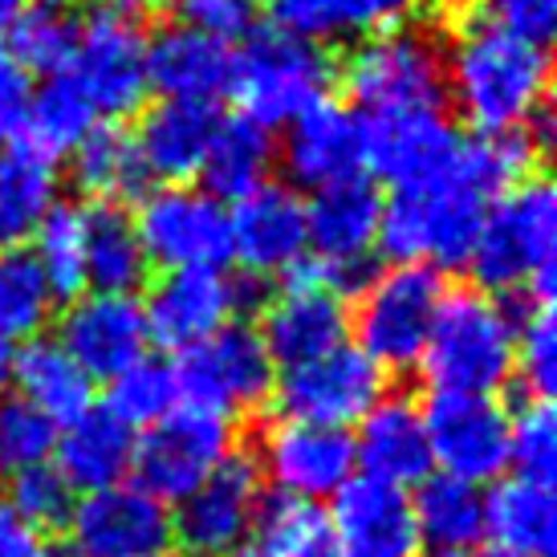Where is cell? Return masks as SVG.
<instances>
[{
	"mask_svg": "<svg viewBox=\"0 0 557 557\" xmlns=\"http://www.w3.org/2000/svg\"><path fill=\"white\" fill-rule=\"evenodd\" d=\"M444 86L480 135H529L545 114L549 53L493 21H468L444 49Z\"/></svg>",
	"mask_w": 557,
	"mask_h": 557,
	"instance_id": "cell-1",
	"label": "cell"
},
{
	"mask_svg": "<svg viewBox=\"0 0 557 557\" xmlns=\"http://www.w3.org/2000/svg\"><path fill=\"white\" fill-rule=\"evenodd\" d=\"M488 203L493 196L472 180L460 147L448 171L395 187L391 200H383L379 248L395 264H423L435 273L468 264Z\"/></svg>",
	"mask_w": 557,
	"mask_h": 557,
	"instance_id": "cell-2",
	"label": "cell"
},
{
	"mask_svg": "<svg viewBox=\"0 0 557 557\" xmlns=\"http://www.w3.org/2000/svg\"><path fill=\"white\" fill-rule=\"evenodd\" d=\"M554 252L557 196L545 180L529 175L488 203L468 264L493 294H525L529 301H549Z\"/></svg>",
	"mask_w": 557,
	"mask_h": 557,
	"instance_id": "cell-3",
	"label": "cell"
},
{
	"mask_svg": "<svg viewBox=\"0 0 557 557\" xmlns=\"http://www.w3.org/2000/svg\"><path fill=\"white\" fill-rule=\"evenodd\" d=\"M517 322L493 294L456 289L444 294L432 338L419 358V374L432 395H488L509 387Z\"/></svg>",
	"mask_w": 557,
	"mask_h": 557,
	"instance_id": "cell-4",
	"label": "cell"
},
{
	"mask_svg": "<svg viewBox=\"0 0 557 557\" xmlns=\"http://www.w3.org/2000/svg\"><path fill=\"white\" fill-rule=\"evenodd\" d=\"M334 82L330 53L301 41L281 25L252 29L240 53H233V78L228 90L240 102V119L264 126H289L297 114L318 107Z\"/></svg>",
	"mask_w": 557,
	"mask_h": 557,
	"instance_id": "cell-5",
	"label": "cell"
},
{
	"mask_svg": "<svg viewBox=\"0 0 557 557\" xmlns=\"http://www.w3.org/2000/svg\"><path fill=\"white\" fill-rule=\"evenodd\" d=\"M342 86L362 119L444 110V46L416 25L374 33L342 62Z\"/></svg>",
	"mask_w": 557,
	"mask_h": 557,
	"instance_id": "cell-6",
	"label": "cell"
},
{
	"mask_svg": "<svg viewBox=\"0 0 557 557\" xmlns=\"http://www.w3.org/2000/svg\"><path fill=\"white\" fill-rule=\"evenodd\" d=\"M70 78L90 98L94 114L119 123L147 102V29L139 0H94L78 16Z\"/></svg>",
	"mask_w": 557,
	"mask_h": 557,
	"instance_id": "cell-7",
	"label": "cell"
},
{
	"mask_svg": "<svg viewBox=\"0 0 557 557\" xmlns=\"http://www.w3.org/2000/svg\"><path fill=\"white\" fill-rule=\"evenodd\" d=\"M444 281L423 264H391L362 285L355 306V346L379 371H411L432 338Z\"/></svg>",
	"mask_w": 557,
	"mask_h": 557,
	"instance_id": "cell-8",
	"label": "cell"
},
{
	"mask_svg": "<svg viewBox=\"0 0 557 557\" xmlns=\"http://www.w3.org/2000/svg\"><path fill=\"white\" fill-rule=\"evenodd\" d=\"M180 403L233 423L252 407H261L277 387V362L264 350L257 325L228 322L212 338L191 346L175 362Z\"/></svg>",
	"mask_w": 557,
	"mask_h": 557,
	"instance_id": "cell-9",
	"label": "cell"
},
{
	"mask_svg": "<svg viewBox=\"0 0 557 557\" xmlns=\"http://www.w3.org/2000/svg\"><path fill=\"white\" fill-rule=\"evenodd\" d=\"M131 220L147 264H159L163 273L220 269L224 261H233L228 208L203 187L163 184L156 191H143L139 212Z\"/></svg>",
	"mask_w": 557,
	"mask_h": 557,
	"instance_id": "cell-10",
	"label": "cell"
},
{
	"mask_svg": "<svg viewBox=\"0 0 557 557\" xmlns=\"http://www.w3.org/2000/svg\"><path fill=\"white\" fill-rule=\"evenodd\" d=\"M236 451L233 423L196 407H175L168 419L135 440V484L159 505H180Z\"/></svg>",
	"mask_w": 557,
	"mask_h": 557,
	"instance_id": "cell-11",
	"label": "cell"
},
{
	"mask_svg": "<svg viewBox=\"0 0 557 557\" xmlns=\"http://www.w3.org/2000/svg\"><path fill=\"white\" fill-rule=\"evenodd\" d=\"M273 395H277L281 419L346 432L387 395V383H383V371L358 346L342 342L310 362L289 367L277 379Z\"/></svg>",
	"mask_w": 557,
	"mask_h": 557,
	"instance_id": "cell-12",
	"label": "cell"
},
{
	"mask_svg": "<svg viewBox=\"0 0 557 557\" xmlns=\"http://www.w3.org/2000/svg\"><path fill=\"white\" fill-rule=\"evenodd\" d=\"M423 411L432 468L472 488L496 484L509 468V411L488 395H432Z\"/></svg>",
	"mask_w": 557,
	"mask_h": 557,
	"instance_id": "cell-13",
	"label": "cell"
},
{
	"mask_svg": "<svg viewBox=\"0 0 557 557\" xmlns=\"http://www.w3.org/2000/svg\"><path fill=\"white\" fill-rule=\"evenodd\" d=\"M264 480L257 460L233 451L224 465L203 480L191 496L175 505L171 537L180 542L184 557H233L245 549L248 529L261 509Z\"/></svg>",
	"mask_w": 557,
	"mask_h": 557,
	"instance_id": "cell-14",
	"label": "cell"
},
{
	"mask_svg": "<svg viewBox=\"0 0 557 557\" xmlns=\"http://www.w3.org/2000/svg\"><path fill=\"white\" fill-rule=\"evenodd\" d=\"M379 228H383V196L367 175L322 187L306 203V252H310L306 261L338 289H346L367 273L371 257L379 252Z\"/></svg>",
	"mask_w": 557,
	"mask_h": 557,
	"instance_id": "cell-15",
	"label": "cell"
},
{
	"mask_svg": "<svg viewBox=\"0 0 557 557\" xmlns=\"http://www.w3.org/2000/svg\"><path fill=\"white\" fill-rule=\"evenodd\" d=\"M257 472L277 488V496L322 505V500H334L358 476L355 440L338 428L277 419L261 440Z\"/></svg>",
	"mask_w": 557,
	"mask_h": 557,
	"instance_id": "cell-16",
	"label": "cell"
},
{
	"mask_svg": "<svg viewBox=\"0 0 557 557\" xmlns=\"http://www.w3.org/2000/svg\"><path fill=\"white\" fill-rule=\"evenodd\" d=\"M346 330H350V313H346L342 289L330 277H322L310 261H301L289 273V285L269 301L257 334L269 358L289 371L297 362H310L342 346Z\"/></svg>",
	"mask_w": 557,
	"mask_h": 557,
	"instance_id": "cell-17",
	"label": "cell"
},
{
	"mask_svg": "<svg viewBox=\"0 0 557 557\" xmlns=\"http://www.w3.org/2000/svg\"><path fill=\"white\" fill-rule=\"evenodd\" d=\"M257 289L252 285H236L224 277L220 269H180V273H163L147 294L143 318H147V334L163 346L184 355L203 338H212L216 330L236 322V313L245 301H252Z\"/></svg>",
	"mask_w": 557,
	"mask_h": 557,
	"instance_id": "cell-18",
	"label": "cell"
},
{
	"mask_svg": "<svg viewBox=\"0 0 557 557\" xmlns=\"http://www.w3.org/2000/svg\"><path fill=\"white\" fill-rule=\"evenodd\" d=\"M171 512L135 480L82 493L70 509V545L82 557H147L168 549Z\"/></svg>",
	"mask_w": 557,
	"mask_h": 557,
	"instance_id": "cell-19",
	"label": "cell"
},
{
	"mask_svg": "<svg viewBox=\"0 0 557 557\" xmlns=\"http://www.w3.org/2000/svg\"><path fill=\"white\" fill-rule=\"evenodd\" d=\"M147 318L135 297L78 294L62 313V346L90 383H110L147 358Z\"/></svg>",
	"mask_w": 557,
	"mask_h": 557,
	"instance_id": "cell-20",
	"label": "cell"
},
{
	"mask_svg": "<svg viewBox=\"0 0 557 557\" xmlns=\"http://www.w3.org/2000/svg\"><path fill=\"white\" fill-rule=\"evenodd\" d=\"M281 163H285L297 187H310V191L358 180L367 168V123H362V114L334 102V98H322L318 107L297 114L294 123L285 126Z\"/></svg>",
	"mask_w": 557,
	"mask_h": 557,
	"instance_id": "cell-21",
	"label": "cell"
},
{
	"mask_svg": "<svg viewBox=\"0 0 557 557\" xmlns=\"http://www.w3.org/2000/svg\"><path fill=\"white\" fill-rule=\"evenodd\" d=\"M228 236L233 257L252 277L294 273L306 261V200L294 187L269 180L252 196L236 200L228 212Z\"/></svg>",
	"mask_w": 557,
	"mask_h": 557,
	"instance_id": "cell-22",
	"label": "cell"
},
{
	"mask_svg": "<svg viewBox=\"0 0 557 557\" xmlns=\"http://www.w3.org/2000/svg\"><path fill=\"white\" fill-rule=\"evenodd\" d=\"M355 465L367 480L391 484V488H416L432 476V448L423 411L403 395H383L367 416L358 419Z\"/></svg>",
	"mask_w": 557,
	"mask_h": 557,
	"instance_id": "cell-23",
	"label": "cell"
},
{
	"mask_svg": "<svg viewBox=\"0 0 557 557\" xmlns=\"http://www.w3.org/2000/svg\"><path fill=\"white\" fill-rule=\"evenodd\" d=\"M362 123H367V168L379 171L391 187L448 171L465 147V135L444 119V110L383 114Z\"/></svg>",
	"mask_w": 557,
	"mask_h": 557,
	"instance_id": "cell-24",
	"label": "cell"
},
{
	"mask_svg": "<svg viewBox=\"0 0 557 557\" xmlns=\"http://www.w3.org/2000/svg\"><path fill=\"white\" fill-rule=\"evenodd\" d=\"M330 525L338 537V557H416V521L403 488L355 476L338 496Z\"/></svg>",
	"mask_w": 557,
	"mask_h": 557,
	"instance_id": "cell-25",
	"label": "cell"
},
{
	"mask_svg": "<svg viewBox=\"0 0 557 557\" xmlns=\"http://www.w3.org/2000/svg\"><path fill=\"white\" fill-rule=\"evenodd\" d=\"M220 110L216 102H184V98H163L159 107L143 114L135 147H139L143 171L147 180L163 184H184L191 175H200L208 147L216 139Z\"/></svg>",
	"mask_w": 557,
	"mask_h": 557,
	"instance_id": "cell-26",
	"label": "cell"
},
{
	"mask_svg": "<svg viewBox=\"0 0 557 557\" xmlns=\"http://www.w3.org/2000/svg\"><path fill=\"white\" fill-rule=\"evenodd\" d=\"M233 78V49L191 25H168L147 37V82L163 98L216 102Z\"/></svg>",
	"mask_w": 557,
	"mask_h": 557,
	"instance_id": "cell-27",
	"label": "cell"
},
{
	"mask_svg": "<svg viewBox=\"0 0 557 557\" xmlns=\"http://www.w3.org/2000/svg\"><path fill=\"white\" fill-rule=\"evenodd\" d=\"M53 460L70 493H98L131 476L135 432L119 416H110L107 407H86L58 432Z\"/></svg>",
	"mask_w": 557,
	"mask_h": 557,
	"instance_id": "cell-28",
	"label": "cell"
},
{
	"mask_svg": "<svg viewBox=\"0 0 557 557\" xmlns=\"http://www.w3.org/2000/svg\"><path fill=\"white\" fill-rule=\"evenodd\" d=\"M484 537L509 557H554L557 500L554 484L525 476L496 480L484 493Z\"/></svg>",
	"mask_w": 557,
	"mask_h": 557,
	"instance_id": "cell-29",
	"label": "cell"
},
{
	"mask_svg": "<svg viewBox=\"0 0 557 557\" xmlns=\"http://www.w3.org/2000/svg\"><path fill=\"white\" fill-rule=\"evenodd\" d=\"M419 0H277L281 29L310 41V46H338V41H367L374 33L399 29L411 21Z\"/></svg>",
	"mask_w": 557,
	"mask_h": 557,
	"instance_id": "cell-30",
	"label": "cell"
},
{
	"mask_svg": "<svg viewBox=\"0 0 557 557\" xmlns=\"http://www.w3.org/2000/svg\"><path fill=\"white\" fill-rule=\"evenodd\" d=\"M411 500V521H416V542L428 545L432 557L472 554L484 542V493L451 476H428L416 484Z\"/></svg>",
	"mask_w": 557,
	"mask_h": 557,
	"instance_id": "cell-31",
	"label": "cell"
},
{
	"mask_svg": "<svg viewBox=\"0 0 557 557\" xmlns=\"http://www.w3.org/2000/svg\"><path fill=\"white\" fill-rule=\"evenodd\" d=\"M13 387L21 399L37 407L46 419H53L58 428H65L86 407H94V383L86 379V371L49 338H33L16 350Z\"/></svg>",
	"mask_w": 557,
	"mask_h": 557,
	"instance_id": "cell-32",
	"label": "cell"
},
{
	"mask_svg": "<svg viewBox=\"0 0 557 557\" xmlns=\"http://www.w3.org/2000/svg\"><path fill=\"white\" fill-rule=\"evenodd\" d=\"M273 163H277L273 131L248 123V119H220L216 139H212L200 168L203 191L216 196L220 203L245 200L257 187L269 184Z\"/></svg>",
	"mask_w": 557,
	"mask_h": 557,
	"instance_id": "cell-33",
	"label": "cell"
},
{
	"mask_svg": "<svg viewBox=\"0 0 557 557\" xmlns=\"http://www.w3.org/2000/svg\"><path fill=\"white\" fill-rule=\"evenodd\" d=\"M147 252L139 245L135 220L119 203L86 208V294L135 297L147 281Z\"/></svg>",
	"mask_w": 557,
	"mask_h": 557,
	"instance_id": "cell-34",
	"label": "cell"
},
{
	"mask_svg": "<svg viewBox=\"0 0 557 557\" xmlns=\"http://www.w3.org/2000/svg\"><path fill=\"white\" fill-rule=\"evenodd\" d=\"M58 208V171L29 147L0 159V248H25Z\"/></svg>",
	"mask_w": 557,
	"mask_h": 557,
	"instance_id": "cell-35",
	"label": "cell"
},
{
	"mask_svg": "<svg viewBox=\"0 0 557 557\" xmlns=\"http://www.w3.org/2000/svg\"><path fill=\"white\" fill-rule=\"evenodd\" d=\"M70 168H74V184L98 203L131 200V196H143V187H147L135 135L119 123L94 126L70 151Z\"/></svg>",
	"mask_w": 557,
	"mask_h": 557,
	"instance_id": "cell-36",
	"label": "cell"
},
{
	"mask_svg": "<svg viewBox=\"0 0 557 557\" xmlns=\"http://www.w3.org/2000/svg\"><path fill=\"white\" fill-rule=\"evenodd\" d=\"M245 557H338L330 512L289 496L261 500L257 521L248 529Z\"/></svg>",
	"mask_w": 557,
	"mask_h": 557,
	"instance_id": "cell-37",
	"label": "cell"
},
{
	"mask_svg": "<svg viewBox=\"0 0 557 557\" xmlns=\"http://www.w3.org/2000/svg\"><path fill=\"white\" fill-rule=\"evenodd\" d=\"M94 126H98V114H94L90 98L82 94L78 82L70 74H53L33 90L21 147H29L33 156L53 163V159L70 156Z\"/></svg>",
	"mask_w": 557,
	"mask_h": 557,
	"instance_id": "cell-38",
	"label": "cell"
},
{
	"mask_svg": "<svg viewBox=\"0 0 557 557\" xmlns=\"http://www.w3.org/2000/svg\"><path fill=\"white\" fill-rule=\"evenodd\" d=\"M78 41V13L65 0H29L9 29V53L29 74H65Z\"/></svg>",
	"mask_w": 557,
	"mask_h": 557,
	"instance_id": "cell-39",
	"label": "cell"
},
{
	"mask_svg": "<svg viewBox=\"0 0 557 557\" xmlns=\"http://www.w3.org/2000/svg\"><path fill=\"white\" fill-rule=\"evenodd\" d=\"M58 294L29 248H0V334L9 342L41 338Z\"/></svg>",
	"mask_w": 557,
	"mask_h": 557,
	"instance_id": "cell-40",
	"label": "cell"
},
{
	"mask_svg": "<svg viewBox=\"0 0 557 557\" xmlns=\"http://www.w3.org/2000/svg\"><path fill=\"white\" fill-rule=\"evenodd\" d=\"M29 248L37 264L46 269L49 285L58 297H78L86 289V208L58 203L37 228Z\"/></svg>",
	"mask_w": 557,
	"mask_h": 557,
	"instance_id": "cell-41",
	"label": "cell"
},
{
	"mask_svg": "<svg viewBox=\"0 0 557 557\" xmlns=\"http://www.w3.org/2000/svg\"><path fill=\"white\" fill-rule=\"evenodd\" d=\"M175 407H180V383H175V367L163 358H139L131 371L110 379L107 411L123 419L131 432L156 428Z\"/></svg>",
	"mask_w": 557,
	"mask_h": 557,
	"instance_id": "cell-42",
	"label": "cell"
},
{
	"mask_svg": "<svg viewBox=\"0 0 557 557\" xmlns=\"http://www.w3.org/2000/svg\"><path fill=\"white\" fill-rule=\"evenodd\" d=\"M58 423L46 419L21 395H0V480L9 484L21 472H33L53 460Z\"/></svg>",
	"mask_w": 557,
	"mask_h": 557,
	"instance_id": "cell-43",
	"label": "cell"
},
{
	"mask_svg": "<svg viewBox=\"0 0 557 557\" xmlns=\"http://www.w3.org/2000/svg\"><path fill=\"white\" fill-rule=\"evenodd\" d=\"M512 374L525 379L533 399H549L557 387V322L549 301H529L525 318L517 325V346H512Z\"/></svg>",
	"mask_w": 557,
	"mask_h": 557,
	"instance_id": "cell-44",
	"label": "cell"
},
{
	"mask_svg": "<svg viewBox=\"0 0 557 557\" xmlns=\"http://www.w3.org/2000/svg\"><path fill=\"white\" fill-rule=\"evenodd\" d=\"M509 465L517 468V476L554 484L557 416L549 399H529L517 416H509Z\"/></svg>",
	"mask_w": 557,
	"mask_h": 557,
	"instance_id": "cell-45",
	"label": "cell"
},
{
	"mask_svg": "<svg viewBox=\"0 0 557 557\" xmlns=\"http://www.w3.org/2000/svg\"><path fill=\"white\" fill-rule=\"evenodd\" d=\"M9 509L25 521L29 529H49L70 521V509H74V493L70 484L58 476L53 465H41L33 472H21L16 480H9Z\"/></svg>",
	"mask_w": 557,
	"mask_h": 557,
	"instance_id": "cell-46",
	"label": "cell"
},
{
	"mask_svg": "<svg viewBox=\"0 0 557 557\" xmlns=\"http://www.w3.org/2000/svg\"><path fill=\"white\" fill-rule=\"evenodd\" d=\"M184 4V25L200 29L203 37H212L220 46L228 41H245L248 33L257 29L252 25V9L257 0H180Z\"/></svg>",
	"mask_w": 557,
	"mask_h": 557,
	"instance_id": "cell-47",
	"label": "cell"
},
{
	"mask_svg": "<svg viewBox=\"0 0 557 557\" xmlns=\"http://www.w3.org/2000/svg\"><path fill=\"white\" fill-rule=\"evenodd\" d=\"M480 9H484V21L537 46H545V37L557 25V0H480Z\"/></svg>",
	"mask_w": 557,
	"mask_h": 557,
	"instance_id": "cell-48",
	"label": "cell"
},
{
	"mask_svg": "<svg viewBox=\"0 0 557 557\" xmlns=\"http://www.w3.org/2000/svg\"><path fill=\"white\" fill-rule=\"evenodd\" d=\"M33 74L0 46V139H21L33 102Z\"/></svg>",
	"mask_w": 557,
	"mask_h": 557,
	"instance_id": "cell-49",
	"label": "cell"
},
{
	"mask_svg": "<svg viewBox=\"0 0 557 557\" xmlns=\"http://www.w3.org/2000/svg\"><path fill=\"white\" fill-rule=\"evenodd\" d=\"M0 557H41V537L0 500Z\"/></svg>",
	"mask_w": 557,
	"mask_h": 557,
	"instance_id": "cell-50",
	"label": "cell"
},
{
	"mask_svg": "<svg viewBox=\"0 0 557 557\" xmlns=\"http://www.w3.org/2000/svg\"><path fill=\"white\" fill-rule=\"evenodd\" d=\"M13 358H16V346L0 334V395H9V387H13Z\"/></svg>",
	"mask_w": 557,
	"mask_h": 557,
	"instance_id": "cell-51",
	"label": "cell"
},
{
	"mask_svg": "<svg viewBox=\"0 0 557 557\" xmlns=\"http://www.w3.org/2000/svg\"><path fill=\"white\" fill-rule=\"evenodd\" d=\"M25 4H29V0H0V37H9L13 21L25 13Z\"/></svg>",
	"mask_w": 557,
	"mask_h": 557,
	"instance_id": "cell-52",
	"label": "cell"
},
{
	"mask_svg": "<svg viewBox=\"0 0 557 557\" xmlns=\"http://www.w3.org/2000/svg\"><path fill=\"white\" fill-rule=\"evenodd\" d=\"M41 557H82V554L65 542V545H41Z\"/></svg>",
	"mask_w": 557,
	"mask_h": 557,
	"instance_id": "cell-53",
	"label": "cell"
},
{
	"mask_svg": "<svg viewBox=\"0 0 557 557\" xmlns=\"http://www.w3.org/2000/svg\"><path fill=\"white\" fill-rule=\"evenodd\" d=\"M143 9H147V4H180V0H139Z\"/></svg>",
	"mask_w": 557,
	"mask_h": 557,
	"instance_id": "cell-54",
	"label": "cell"
},
{
	"mask_svg": "<svg viewBox=\"0 0 557 557\" xmlns=\"http://www.w3.org/2000/svg\"><path fill=\"white\" fill-rule=\"evenodd\" d=\"M147 557H184V554H175V549H159V554H147Z\"/></svg>",
	"mask_w": 557,
	"mask_h": 557,
	"instance_id": "cell-55",
	"label": "cell"
},
{
	"mask_svg": "<svg viewBox=\"0 0 557 557\" xmlns=\"http://www.w3.org/2000/svg\"><path fill=\"white\" fill-rule=\"evenodd\" d=\"M476 557H509V554H500V549H488V554H476Z\"/></svg>",
	"mask_w": 557,
	"mask_h": 557,
	"instance_id": "cell-56",
	"label": "cell"
},
{
	"mask_svg": "<svg viewBox=\"0 0 557 557\" xmlns=\"http://www.w3.org/2000/svg\"><path fill=\"white\" fill-rule=\"evenodd\" d=\"M448 557H476V554H448Z\"/></svg>",
	"mask_w": 557,
	"mask_h": 557,
	"instance_id": "cell-57",
	"label": "cell"
},
{
	"mask_svg": "<svg viewBox=\"0 0 557 557\" xmlns=\"http://www.w3.org/2000/svg\"><path fill=\"white\" fill-rule=\"evenodd\" d=\"M233 557H245V549H240V554H233Z\"/></svg>",
	"mask_w": 557,
	"mask_h": 557,
	"instance_id": "cell-58",
	"label": "cell"
}]
</instances>
